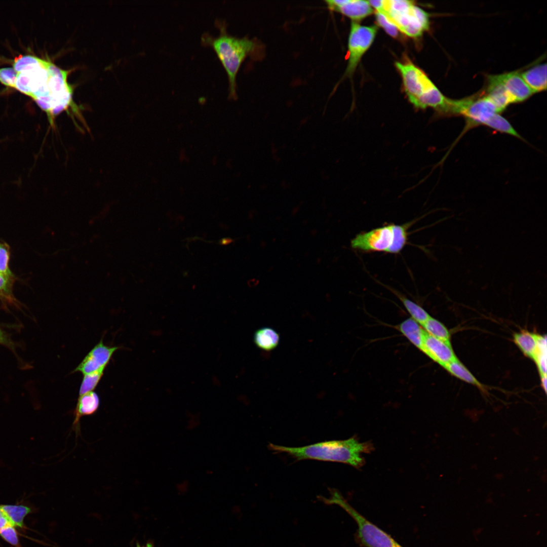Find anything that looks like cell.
Instances as JSON below:
<instances>
[{
	"label": "cell",
	"mask_w": 547,
	"mask_h": 547,
	"mask_svg": "<svg viewBox=\"0 0 547 547\" xmlns=\"http://www.w3.org/2000/svg\"><path fill=\"white\" fill-rule=\"evenodd\" d=\"M496 113L495 106L483 91L467 97L466 106L461 115L465 119V125L459 138L468 130L483 126Z\"/></svg>",
	"instance_id": "9"
},
{
	"label": "cell",
	"mask_w": 547,
	"mask_h": 547,
	"mask_svg": "<svg viewBox=\"0 0 547 547\" xmlns=\"http://www.w3.org/2000/svg\"><path fill=\"white\" fill-rule=\"evenodd\" d=\"M521 76L534 93L546 89V64L535 65L520 73Z\"/></svg>",
	"instance_id": "16"
},
{
	"label": "cell",
	"mask_w": 547,
	"mask_h": 547,
	"mask_svg": "<svg viewBox=\"0 0 547 547\" xmlns=\"http://www.w3.org/2000/svg\"><path fill=\"white\" fill-rule=\"evenodd\" d=\"M329 498H322L327 504H336L345 511L358 525L359 537L366 547H403L390 535L368 521L356 511L336 490H330Z\"/></svg>",
	"instance_id": "6"
},
{
	"label": "cell",
	"mask_w": 547,
	"mask_h": 547,
	"mask_svg": "<svg viewBox=\"0 0 547 547\" xmlns=\"http://www.w3.org/2000/svg\"><path fill=\"white\" fill-rule=\"evenodd\" d=\"M483 126L500 133L509 134L521 140H524L510 123L500 113H495Z\"/></svg>",
	"instance_id": "21"
},
{
	"label": "cell",
	"mask_w": 547,
	"mask_h": 547,
	"mask_svg": "<svg viewBox=\"0 0 547 547\" xmlns=\"http://www.w3.org/2000/svg\"><path fill=\"white\" fill-rule=\"evenodd\" d=\"M538 336L533 333L522 331L515 333L514 340L524 354L533 360L537 349Z\"/></svg>",
	"instance_id": "19"
},
{
	"label": "cell",
	"mask_w": 547,
	"mask_h": 547,
	"mask_svg": "<svg viewBox=\"0 0 547 547\" xmlns=\"http://www.w3.org/2000/svg\"><path fill=\"white\" fill-rule=\"evenodd\" d=\"M406 35L417 38L428 30L429 14L414 4L413 1L384 0L382 11Z\"/></svg>",
	"instance_id": "5"
},
{
	"label": "cell",
	"mask_w": 547,
	"mask_h": 547,
	"mask_svg": "<svg viewBox=\"0 0 547 547\" xmlns=\"http://www.w3.org/2000/svg\"><path fill=\"white\" fill-rule=\"evenodd\" d=\"M8 524L10 523L0 510V529Z\"/></svg>",
	"instance_id": "34"
},
{
	"label": "cell",
	"mask_w": 547,
	"mask_h": 547,
	"mask_svg": "<svg viewBox=\"0 0 547 547\" xmlns=\"http://www.w3.org/2000/svg\"><path fill=\"white\" fill-rule=\"evenodd\" d=\"M0 510L10 524L15 527L25 528V518L32 512L31 509L23 504H0Z\"/></svg>",
	"instance_id": "17"
},
{
	"label": "cell",
	"mask_w": 547,
	"mask_h": 547,
	"mask_svg": "<svg viewBox=\"0 0 547 547\" xmlns=\"http://www.w3.org/2000/svg\"><path fill=\"white\" fill-rule=\"evenodd\" d=\"M17 73L14 88L30 97L46 114L50 126L56 116L71 110L80 116L73 100V89L68 81L69 71L52 61L33 55H20L13 61Z\"/></svg>",
	"instance_id": "1"
},
{
	"label": "cell",
	"mask_w": 547,
	"mask_h": 547,
	"mask_svg": "<svg viewBox=\"0 0 547 547\" xmlns=\"http://www.w3.org/2000/svg\"><path fill=\"white\" fill-rule=\"evenodd\" d=\"M500 77L512 103L525 101L534 93L524 81L519 71L501 74Z\"/></svg>",
	"instance_id": "13"
},
{
	"label": "cell",
	"mask_w": 547,
	"mask_h": 547,
	"mask_svg": "<svg viewBox=\"0 0 547 547\" xmlns=\"http://www.w3.org/2000/svg\"><path fill=\"white\" fill-rule=\"evenodd\" d=\"M421 326L428 334L451 345L449 332L445 326L437 320L430 316Z\"/></svg>",
	"instance_id": "22"
},
{
	"label": "cell",
	"mask_w": 547,
	"mask_h": 547,
	"mask_svg": "<svg viewBox=\"0 0 547 547\" xmlns=\"http://www.w3.org/2000/svg\"><path fill=\"white\" fill-rule=\"evenodd\" d=\"M403 304L410 314L411 318L421 326L430 317L429 314L420 305L407 297L396 293Z\"/></svg>",
	"instance_id": "24"
},
{
	"label": "cell",
	"mask_w": 547,
	"mask_h": 547,
	"mask_svg": "<svg viewBox=\"0 0 547 547\" xmlns=\"http://www.w3.org/2000/svg\"><path fill=\"white\" fill-rule=\"evenodd\" d=\"M398 329L414 345L421 349L425 331L419 324L409 318L399 325Z\"/></svg>",
	"instance_id": "18"
},
{
	"label": "cell",
	"mask_w": 547,
	"mask_h": 547,
	"mask_svg": "<svg viewBox=\"0 0 547 547\" xmlns=\"http://www.w3.org/2000/svg\"><path fill=\"white\" fill-rule=\"evenodd\" d=\"M484 94L495 106L500 113L512 103L510 98L502 82L500 74L488 75Z\"/></svg>",
	"instance_id": "15"
},
{
	"label": "cell",
	"mask_w": 547,
	"mask_h": 547,
	"mask_svg": "<svg viewBox=\"0 0 547 547\" xmlns=\"http://www.w3.org/2000/svg\"><path fill=\"white\" fill-rule=\"evenodd\" d=\"M377 29L376 25H363L354 21L351 23L348 39V63L344 77L353 75L361 58L373 43Z\"/></svg>",
	"instance_id": "8"
},
{
	"label": "cell",
	"mask_w": 547,
	"mask_h": 547,
	"mask_svg": "<svg viewBox=\"0 0 547 547\" xmlns=\"http://www.w3.org/2000/svg\"><path fill=\"white\" fill-rule=\"evenodd\" d=\"M375 18L378 25L382 27L387 34L393 37H396L398 36V29L385 15L376 12Z\"/></svg>",
	"instance_id": "29"
},
{
	"label": "cell",
	"mask_w": 547,
	"mask_h": 547,
	"mask_svg": "<svg viewBox=\"0 0 547 547\" xmlns=\"http://www.w3.org/2000/svg\"><path fill=\"white\" fill-rule=\"evenodd\" d=\"M268 447L276 452L287 453L298 460L314 459L337 462L357 468H361L365 463L362 454L370 453L374 449L371 442H360L356 437L324 441L299 447L269 443Z\"/></svg>",
	"instance_id": "2"
},
{
	"label": "cell",
	"mask_w": 547,
	"mask_h": 547,
	"mask_svg": "<svg viewBox=\"0 0 547 547\" xmlns=\"http://www.w3.org/2000/svg\"><path fill=\"white\" fill-rule=\"evenodd\" d=\"M10 257L8 245L0 243V274L8 278H15L9 267Z\"/></svg>",
	"instance_id": "27"
},
{
	"label": "cell",
	"mask_w": 547,
	"mask_h": 547,
	"mask_svg": "<svg viewBox=\"0 0 547 547\" xmlns=\"http://www.w3.org/2000/svg\"><path fill=\"white\" fill-rule=\"evenodd\" d=\"M0 536L14 547H21L15 527L8 524L0 529Z\"/></svg>",
	"instance_id": "28"
},
{
	"label": "cell",
	"mask_w": 547,
	"mask_h": 547,
	"mask_svg": "<svg viewBox=\"0 0 547 547\" xmlns=\"http://www.w3.org/2000/svg\"><path fill=\"white\" fill-rule=\"evenodd\" d=\"M136 547H153V544L150 542L147 543L145 545H141L139 543L136 544Z\"/></svg>",
	"instance_id": "36"
},
{
	"label": "cell",
	"mask_w": 547,
	"mask_h": 547,
	"mask_svg": "<svg viewBox=\"0 0 547 547\" xmlns=\"http://www.w3.org/2000/svg\"><path fill=\"white\" fill-rule=\"evenodd\" d=\"M188 485V481L186 480H183L177 484V488L180 491H185L187 489Z\"/></svg>",
	"instance_id": "33"
},
{
	"label": "cell",
	"mask_w": 547,
	"mask_h": 547,
	"mask_svg": "<svg viewBox=\"0 0 547 547\" xmlns=\"http://www.w3.org/2000/svg\"><path fill=\"white\" fill-rule=\"evenodd\" d=\"M15 278H8L0 274V298L10 303L16 300L13 294L12 288Z\"/></svg>",
	"instance_id": "26"
},
{
	"label": "cell",
	"mask_w": 547,
	"mask_h": 547,
	"mask_svg": "<svg viewBox=\"0 0 547 547\" xmlns=\"http://www.w3.org/2000/svg\"><path fill=\"white\" fill-rule=\"evenodd\" d=\"M187 418L186 428L188 429L193 430L200 425V418L198 415L189 414Z\"/></svg>",
	"instance_id": "31"
},
{
	"label": "cell",
	"mask_w": 547,
	"mask_h": 547,
	"mask_svg": "<svg viewBox=\"0 0 547 547\" xmlns=\"http://www.w3.org/2000/svg\"><path fill=\"white\" fill-rule=\"evenodd\" d=\"M254 340L256 345L265 350H270L276 348L279 342V335L273 329L264 327L257 330L254 334Z\"/></svg>",
	"instance_id": "20"
},
{
	"label": "cell",
	"mask_w": 547,
	"mask_h": 547,
	"mask_svg": "<svg viewBox=\"0 0 547 547\" xmlns=\"http://www.w3.org/2000/svg\"><path fill=\"white\" fill-rule=\"evenodd\" d=\"M442 367L457 378L468 383L476 385L478 387H482L481 383L460 362L458 359Z\"/></svg>",
	"instance_id": "23"
},
{
	"label": "cell",
	"mask_w": 547,
	"mask_h": 547,
	"mask_svg": "<svg viewBox=\"0 0 547 547\" xmlns=\"http://www.w3.org/2000/svg\"><path fill=\"white\" fill-rule=\"evenodd\" d=\"M120 348L119 346L105 344L102 338L85 356L73 372H81L84 375L105 369L114 353Z\"/></svg>",
	"instance_id": "10"
},
{
	"label": "cell",
	"mask_w": 547,
	"mask_h": 547,
	"mask_svg": "<svg viewBox=\"0 0 547 547\" xmlns=\"http://www.w3.org/2000/svg\"><path fill=\"white\" fill-rule=\"evenodd\" d=\"M217 25L219 34L214 36L206 33L202 36V41L204 45L211 46L216 53L227 75L229 97L235 99L238 71L247 57L256 56L259 53V44L247 37L239 38L229 34L223 21H218Z\"/></svg>",
	"instance_id": "3"
},
{
	"label": "cell",
	"mask_w": 547,
	"mask_h": 547,
	"mask_svg": "<svg viewBox=\"0 0 547 547\" xmlns=\"http://www.w3.org/2000/svg\"><path fill=\"white\" fill-rule=\"evenodd\" d=\"M541 384L545 392H546V376H541Z\"/></svg>",
	"instance_id": "35"
},
{
	"label": "cell",
	"mask_w": 547,
	"mask_h": 547,
	"mask_svg": "<svg viewBox=\"0 0 547 547\" xmlns=\"http://www.w3.org/2000/svg\"><path fill=\"white\" fill-rule=\"evenodd\" d=\"M395 65L401 74L409 101L417 108L420 101L436 85L422 69L410 61L396 62Z\"/></svg>",
	"instance_id": "7"
},
{
	"label": "cell",
	"mask_w": 547,
	"mask_h": 547,
	"mask_svg": "<svg viewBox=\"0 0 547 547\" xmlns=\"http://www.w3.org/2000/svg\"><path fill=\"white\" fill-rule=\"evenodd\" d=\"M16 75L13 67L0 68V82L6 87L14 88Z\"/></svg>",
	"instance_id": "30"
},
{
	"label": "cell",
	"mask_w": 547,
	"mask_h": 547,
	"mask_svg": "<svg viewBox=\"0 0 547 547\" xmlns=\"http://www.w3.org/2000/svg\"><path fill=\"white\" fill-rule=\"evenodd\" d=\"M0 343L3 344L8 346H12V342L9 339L8 336L5 334V333L0 329Z\"/></svg>",
	"instance_id": "32"
},
{
	"label": "cell",
	"mask_w": 547,
	"mask_h": 547,
	"mask_svg": "<svg viewBox=\"0 0 547 547\" xmlns=\"http://www.w3.org/2000/svg\"><path fill=\"white\" fill-rule=\"evenodd\" d=\"M100 405L99 395L94 391L79 396L76 406L73 410V421L71 429L74 431L77 437L81 433V419L84 416H91L95 414Z\"/></svg>",
	"instance_id": "14"
},
{
	"label": "cell",
	"mask_w": 547,
	"mask_h": 547,
	"mask_svg": "<svg viewBox=\"0 0 547 547\" xmlns=\"http://www.w3.org/2000/svg\"><path fill=\"white\" fill-rule=\"evenodd\" d=\"M421 350L442 366L457 359L451 345L426 332Z\"/></svg>",
	"instance_id": "12"
},
{
	"label": "cell",
	"mask_w": 547,
	"mask_h": 547,
	"mask_svg": "<svg viewBox=\"0 0 547 547\" xmlns=\"http://www.w3.org/2000/svg\"><path fill=\"white\" fill-rule=\"evenodd\" d=\"M411 224H390L360 233L351 240V247L365 252L399 253L407 243Z\"/></svg>",
	"instance_id": "4"
},
{
	"label": "cell",
	"mask_w": 547,
	"mask_h": 547,
	"mask_svg": "<svg viewBox=\"0 0 547 547\" xmlns=\"http://www.w3.org/2000/svg\"><path fill=\"white\" fill-rule=\"evenodd\" d=\"M325 2L329 10L339 12L354 22L367 17L373 12L368 1L327 0Z\"/></svg>",
	"instance_id": "11"
},
{
	"label": "cell",
	"mask_w": 547,
	"mask_h": 547,
	"mask_svg": "<svg viewBox=\"0 0 547 547\" xmlns=\"http://www.w3.org/2000/svg\"><path fill=\"white\" fill-rule=\"evenodd\" d=\"M105 369L84 374L79 388V396L93 391L100 381Z\"/></svg>",
	"instance_id": "25"
}]
</instances>
